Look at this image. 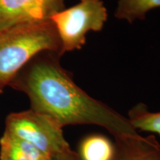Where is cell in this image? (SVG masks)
Listing matches in <instances>:
<instances>
[{"label": "cell", "mask_w": 160, "mask_h": 160, "mask_svg": "<svg viewBox=\"0 0 160 160\" xmlns=\"http://www.w3.org/2000/svg\"><path fill=\"white\" fill-rule=\"evenodd\" d=\"M37 58L30 65L18 88L28 96L31 109L66 125L99 126L113 135L117 142L140 139L128 117L93 98L78 86L72 74L60 65L57 53Z\"/></svg>", "instance_id": "6da1fadb"}, {"label": "cell", "mask_w": 160, "mask_h": 160, "mask_svg": "<svg viewBox=\"0 0 160 160\" xmlns=\"http://www.w3.org/2000/svg\"><path fill=\"white\" fill-rule=\"evenodd\" d=\"M47 51L62 56L59 37L50 18L0 31V85L8 84L30 60Z\"/></svg>", "instance_id": "7a4b0ae2"}, {"label": "cell", "mask_w": 160, "mask_h": 160, "mask_svg": "<svg viewBox=\"0 0 160 160\" xmlns=\"http://www.w3.org/2000/svg\"><path fill=\"white\" fill-rule=\"evenodd\" d=\"M61 42V54L80 50L86 43L89 31L102 30L108 12L102 0H80L69 8L50 16Z\"/></svg>", "instance_id": "3957f363"}, {"label": "cell", "mask_w": 160, "mask_h": 160, "mask_svg": "<svg viewBox=\"0 0 160 160\" xmlns=\"http://www.w3.org/2000/svg\"><path fill=\"white\" fill-rule=\"evenodd\" d=\"M5 126V131L50 157L71 149L62 128L51 118L33 109L11 113L6 118Z\"/></svg>", "instance_id": "277c9868"}, {"label": "cell", "mask_w": 160, "mask_h": 160, "mask_svg": "<svg viewBox=\"0 0 160 160\" xmlns=\"http://www.w3.org/2000/svg\"><path fill=\"white\" fill-rule=\"evenodd\" d=\"M52 13L46 0H0V31L49 19Z\"/></svg>", "instance_id": "5b68a950"}, {"label": "cell", "mask_w": 160, "mask_h": 160, "mask_svg": "<svg viewBox=\"0 0 160 160\" xmlns=\"http://www.w3.org/2000/svg\"><path fill=\"white\" fill-rule=\"evenodd\" d=\"M114 160H160V145L154 137L116 142Z\"/></svg>", "instance_id": "8992f818"}, {"label": "cell", "mask_w": 160, "mask_h": 160, "mask_svg": "<svg viewBox=\"0 0 160 160\" xmlns=\"http://www.w3.org/2000/svg\"><path fill=\"white\" fill-rule=\"evenodd\" d=\"M1 160H51L35 146L5 131L0 139Z\"/></svg>", "instance_id": "52a82bcc"}, {"label": "cell", "mask_w": 160, "mask_h": 160, "mask_svg": "<svg viewBox=\"0 0 160 160\" xmlns=\"http://www.w3.org/2000/svg\"><path fill=\"white\" fill-rule=\"evenodd\" d=\"M77 153L79 160H114L117 146L105 136L95 133L82 140Z\"/></svg>", "instance_id": "ba28073f"}, {"label": "cell", "mask_w": 160, "mask_h": 160, "mask_svg": "<svg viewBox=\"0 0 160 160\" xmlns=\"http://www.w3.org/2000/svg\"><path fill=\"white\" fill-rule=\"evenodd\" d=\"M160 7V0H118L114 17L133 23L145 19L147 13Z\"/></svg>", "instance_id": "9c48e42d"}, {"label": "cell", "mask_w": 160, "mask_h": 160, "mask_svg": "<svg viewBox=\"0 0 160 160\" xmlns=\"http://www.w3.org/2000/svg\"><path fill=\"white\" fill-rule=\"evenodd\" d=\"M128 119L137 131L156 133L160 137V111H149L145 104L139 103L130 110Z\"/></svg>", "instance_id": "30bf717a"}, {"label": "cell", "mask_w": 160, "mask_h": 160, "mask_svg": "<svg viewBox=\"0 0 160 160\" xmlns=\"http://www.w3.org/2000/svg\"><path fill=\"white\" fill-rule=\"evenodd\" d=\"M51 160H79L77 153L71 149L51 157Z\"/></svg>", "instance_id": "8fae6325"}, {"label": "cell", "mask_w": 160, "mask_h": 160, "mask_svg": "<svg viewBox=\"0 0 160 160\" xmlns=\"http://www.w3.org/2000/svg\"><path fill=\"white\" fill-rule=\"evenodd\" d=\"M53 13L59 11L62 6V0H46Z\"/></svg>", "instance_id": "7c38bea8"}, {"label": "cell", "mask_w": 160, "mask_h": 160, "mask_svg": "<svg viewBox=\"0 0 160 160\" xmlns=\"http://www.w3.org/2000/svg\"><path fill=\"white\" fill-rule=\"evenodd\" d=\"M2 88H3V86L0 85V93H1L2 91Z\"/></svg>", "instance_id": "4fadbf2b"}]
</instances>
